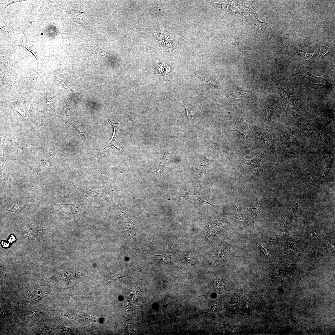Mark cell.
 <instances>
[{
	"mask_svg": "<svg viewBox=\"0 0 335 335\" xmlns=\"http://www.w3.org/2000/svg\"><path fill=\"white\" fill-rule=\"evenodd\" d=\"M80 192L83 197L87 199L92 197L99 198L109 203L114 199L112 181L110 179H109L108 183L103 189L92 190L82 185L80 188Z\"/></svg>",
	"mask_w": 335,
	"mask_h": 335,
	"instance_id": "obj_1",
	"label": "cell"
},
{
	"mask_svg": "<svg viewBox=\"0 0 335 335\" xmlns=\"http://www.w3.org/2000/svg\"><path fill=\"white\" fill-rule=\"evenodd\" d=\"M154 36L163 50L170 51L176 49L178 45V41L174 37H171L168 31L165 29H158L155 32Z\"/></svg>",
	"mask_w": 335,
	"mask_h": 335,
	"instance_id": "obj_2",
	"label": "cell"
},
{
	"mask_svg": "<svg viewBox=\"0 0 335 335\" xmlns=\"http://www.w3.org/2000/svg\"><path fill=\"white\" fill-rule=\"evenodd\" d=\"M64 116V122L73 126L78 131L82 138H86L83 129L86 125L83 118L74 110L70 106L65 109Z\"/></svg>",
	"mask_w": 335,
	"mask_h": 335,
	"instance_id": "obj_3",
	"label": "cell"
},
{
	"mask_svg": "<svg viewBox=\"0 0 335 335\" xmlns=\"http://www.w3.org/2000/svg\"><path fill=\"white\" fill-rule=\"evenodd\" d=\"M118 219V224L128 235L133 236L136 233V228L126 212L119 206L114 209Z\"/></svg>",
	"mask_w": 335,
	"mask_h": 335,
	"instance_id": "obj_4",
	"label": "cell"
},
{
	"mask_svg": "<svg viewBox=\"0 0 335 335\" xmlns=\"http://www.w3.org/2000/svg\"><path fill=\"white\" fill-rule=\"evenodd\" d=\"M293 137L292 134L286 133L285 131H283L281 132L279 148L282 159L294 150L293 143L290 141Z\"/></svg>",
	"mask_w": 335,
	"mask_h": 335,
	"instance_id": "obj_5",
	"label": "cell"
},
{
	"mask_svg": "<svg viewBox=\"0 0 335 335\" xmlns=\"http://www.w3.org/2000/svg\"><path fill=\"white\" fill-rule=\"evenodd\" d=\"M141 250L144 256L153 263L169 264L171 262L172 258L168 251L163 254L156 255L145 249L141 248Z\"/></svg>",
	"mask_w": 335,
	"mask_h": 335,
	"instance_id": "obj_6",
	"label": "cell"
},
{
	"mask_svg": "<svg viewBox=\"0 0 335 335\" xmlns=\"http://www.w3.org/2000/svg\"><path fill=\"white\" fill-rule=\"evenodd\" d=\"M250 126V125L243 120L241 117H238L236 119L233 129L230 130L236 131L240 133L248 145H252L246 133L247 131Z\"/></svg>",
	"mask_w": 335,
	"mask_h": 335,
	"instance_id": "obj_7",
	"label": "cell"
},
{
	"mask_svg": "<svg viewBox=\"0 0 335 335\" xmlns=\"http://www.w3.org/2000/svg\"><path fill=\"white\" fill-rule=\"evenodd\" d=\"M254 132L253 136L256 139L263 141L267 144L271 148L274 146V139L273 136L267 131L262 128L254 126L252 127Z\"/></svg>",
	"mask_w": 335,
	"mask_h": 335,
	"instance_id": "obj_8",
	"label": "cell"
},
{
	"mask_svg": "<svg viewBox=\"0 0 335 335\" xmlns=\"http://www.w3.org/2000/svg\"><path fill=\"white\" fill-rule=\"evenodd\" d=\"M297 72L299 75L304 76L308 79L312 83L321 84L331 89L333 87L331 83L324 77L314 76L308 73L304 69L300 70Z\"/></svg>",
	"mask_w": 335,
	"mask_h": 335,
	"instance_id": "obj_9",
	"label": "cell"
},
{
	"mask_svg": "<svg viewBox=\"0 0 335 335\" xmlns=\"http://www.w3.org/2000/svg\"><path fill=\"white\" fill-rule=\"evenodd\" d=\"M108 120L109 121H108V122L109 123V124H110L111 126H112L114 128L113 134L111 140L108 143V144L105 146L104 148L101 150H99V151H101L105 149H108L109 147L110 146H112L115 147L117 149L120 150L122 152L123 154L125 155L127 157V156L124 154V153L121 150V149L120 148H119L118 147H117L114 146L113 145V141H115L118 138V133L122 125L124 123H126L131 120H132L130 118H128L124 121H123L118 123H113L109 119H108Z\"/></svg>",
	"mask_w": 335,
	"mask_h": 335,
	"instance_id": "obj_10",
	"label": "cell"
},
{
	"mask_svg": "<svg viewBox=\"0 0 335 335\" xmlns=\"http://www.w3.org/2000/svg\"><path fill=\"white\" fill-rule=\"evenodd\" d=\"M38 174H41L49 169L51 163L52 158L48 154H44L38 156Z\"/></svg>",
	"mask_w": 335,
	"mask_h": 335,
	"instance_id": "obj_11",
	"label": "cell"
},
{
	"mask_svg": "<svg viewBox=\"0 0 335 335\" xmlns=\"http://www.w3.org/2000/svg\"><path fill=\"white\" fill-rule=\"evenodd\" d=\"M232 97L241 100H249L252 98V92L247 91L237 87L230 91Z\"/></svg>",
	"mask_w": 335,
	"mask_h": 335,
	"instance_id": "obj_12",
	"label": "cell"
},
{
	"mask_svg": "<svg viewBox=\"0 0 335 335\" xmlns=\"http://www.w3.org/2000/svg\"><path fill=\"white\" fill-rule=\"evenodd\" d=\"M1 143L3 152L8 150H18L23 149L20 145L15 141L0 134Z\"/></svg>",
	"mask_w": 335,
	"mask_h": 335,
	"instance_id": "obj_13",
	"label": "cell"
},
{
	"mask_svg": "<svg viewBox=\"0 0 335 335\" xmlns=\"http://www.w3.org/2000/svg\"><path fill=\"white\" fill-rule=\"evenodd\" d=\"M297 205L294 208L293 206L290 209L289 211L285 216L284 219L281 223L279 230L281 233L283 234L285 231L290 226L293 222L295 217V208Z\"/></svg>",
	"mask_w": 335,
	"mask_h": 335,
	"instance_id": "obj_14",
	"label": "cell"
},
{
	"mask_svg": "<svg viewBox=\"0 0 335 335\" xmlns=\"http://www.w3.org/2000/svg\"><path fill=\"white\" fill-rule=\"evenodd\" d=\"M67 12L68 14H71L73 17L71 21L75 22L85 28H87V21L83 12L74 8Z\"/></svg>",
	"mask_w": 335,
	"mask_h": 335,
	"instance_id": "obj_15",
	"label": "cell"
},
{
	"mask_svg": "<svg viewBox=\"0 0 335 335\" xmlns=\"http://www.w3.org/2000/svg\"><path fill=\"white\" fill-rule=\"evenodd\" d=\"M287 42L292 47L295 54L303 63L306 62L313 57L314 53H308L299 49L289 39L286 38Z\"/></svg>",
	"mask_w": 335,
	"mask_h": 335,
	"instance_id": "obj_16",
	"label": "cell"
},
{
	"mask_svg": "<svg viewBox=\"0 0 335 335\" xmlns=\"http://www.w3.org/2000/svg\"><path fill=\"white\" fill-rule=\"evenodd\" d=\"M7 105L16 111L24 118L26 119L29 118L30 112L29 110L21 101L10 102Z\"/></svg>",
	"mask_w": 335,
	"mask_h": 335,
	"instance_id": "obj_17",
	"label": "cell"
},
{
	"mask_svg": "<svg viewBox=\"0 0 335 335\" xmlns=\"http://www.w3.org/2000/svg\"><path fill=\"white\" fill-rule=\"evenodd\" d=\"M266 155L265 152L258 153L251 159H246L245 163L250 166L251 170L254 168H259L261 165V161Z\"/></svg>",
	"mask_w": 335,
	"mask_h": 335,
	"instance_id": "obj_18",
	"label": "cell"
},
{
	"mask_svg": "<svg viewBox=\"0 0 335 335\" xmlns=\"http://www.w3.org/2000/svg\"><path fill=\"white\" fill-rule=\"evenodd\" d=\"M323 155L325 162L324 172V175L322 180L320 181L319 184L321 183L324 180L325 178L326 177L327 175L329 173L333 164V163L332 162L333 159H331V157L330 156H328L326 154H324Z\"/></svg>",
	"mask_w": 335,
	"mask_h": 335,
	"instance_id": "obj_19",
	"label": "cell"
},
{
	"mask_svg": "<svg viewBox=\"0 0 335 335\" xmlns=\"http://www.w3.org/2000/svg\"><path fill=\"white\" fill-rule=\"evenodd\" d=\"M171 68V65L169 64L164 62H159L156 65V70H157L159 74L164 75L170 70Z\"/></svg>",
	"mask_w": 335,
	"mask_h": 335,
	"instance_id": "obj_20",
	"label": "cell"
},
{
	"mask_svg": "<svg viewBox=\"0 0 335 335\" xmlns=\"http://www.w3.org/2000/svg\"><path fill=\"white\" fill-rule=\"evenodd\" d=\"M56 81L57 82V83L59 84L64 87L69 92L70 94L73 95H79L81 94L80 93H78L77 92H75L72 89H71L70 87L66 84V82L68 81L66 80H62L59 79L57 77H56Z\"/></svg>",
	"mask_w": 335,
	"mask_h": 335,
	"instance_id": "obj_21",
	"label": "cell"
},
{
	"mask_svg": "<svg viewBox=\"0 0 335 335\" xmlns=\"http://www.w3.org/2000/svg\"><path fill=\"white\" fill-rule=\"evenodd\" d=\"M198 75L203 80L206 84L210 85L211 87H213L217 88H219L217 86L216 83L212 79H211L208 76L203 74H198Z\"/></svg>",
	"mask_w": 335,
	"mask_h": 335,
	"instance_id": "obj_22",
	"label": "cell"
},
{
	"mask_svg": "<svg viewBox=\"0 0 335 335\" xmlns=\"http://www.w3.org/2000/svg\"><path fill=\"white\" fill-rule=\"evenodd\" d=\"M316 231V230H315V231H314L312 233V236L313 238V240L319 245H320L323 247L326 246L328 243L326 241L322 240L319 239L315 234Z\"/></svg>",
	"mask_w": 335,
	"mask_h": 335,
	"instance_id": "obj_23",
	"label": "cell"
},
{
	"mask_svg": "<svg viewBox=\"0 0 335 335\" xmlns=\"http://www.w3.org/2000/svg\"><path fill=\"white\" fill-rule=\"evenodd\" d=\"M169 157L170 155L169 154H165V156H164L163 159L162 160V162L159 168L156 171L152 172H160L168 163L169 159Z\"/></svg>",
	"mask_w": 335,
	"mask_h": 335,
	"instance_id": "obj_24",
	"label": "cell"
},
{
	"mask_svg": "<svg viewBox=\"0 0 335 335\" xmlns=\"http://www.w3.org/2000/svg\"><path fill=\"white\" fill-rule=\"evenodd\" d=\"M181 104L185 107L186 111V116L187 117L188 119L190 120H192L193 118L194 115V111L190 109L185 106L184 105Z\"/></svg>",
	"mask_w": 335,
	"mask_h": 335,
	"instance_id": "obj_25",
	"label": "cell"
},
{
	"mask_svg": "<svg viewBox=\"0 0 335 335\" xmlns=\"http://www.w3.org/2000/svg\"><path fill=\"white\" fill-rule=\"evenodd\" d=\"M326 47L325 49H321L317 58L318 59L319 57H323L324 55L328 53V52L330 51L331 49L330 47H328L327 48H326Z\"/></svg>",
	"mask_w": 335,
	"mask_h": 335,
	"instance_id": "obj_26",
	"label": "cell"
},
{
	"mask_svg": "<svg viewBox=\"0 0 335 335\" xmlns=\"http://www.w3.org/2000/svg\"><path fill=\"white\" fill-rule=\"evenodd\" d=\"M196 256L192 254H189L187 257V260L189 263H195L197 261V257Z\"/></svg>",
	"mask_w": 335,
	"mask_h": 335,
	"instance_id": "obj_27",
	"label": "cell"
},
{
	"mask_svg": "<svg viewBox=\"0 0 335 335\" xmlns=\"http://www.w3.org/2000/svg\"><path fill=\"white\" fill-rule=\"evenodd\" d=\"M259 246H260V248L261 249V250H262V251L263 252H264V254H266V255H267L268 256H269V255H268V253H267V251H266V249H265V248H264V247H263V245H262V244H261V243H260V244H259Z\"/></svg>",
	"mask_w": 335,
	"mask_h": 335,
	"instance_id": "obj_28",
	"label": "cell"
},
{
	"mask_svg": "<svg viewBox=\"0 0 335 335\" xmlns=\"http://www.w3.org/2000/svg\"><path fill=\"white\" fill-rule=\"evenodd\" d=\"M24 46L26 48V49H28V50H29L34 55V56H35L36 58L37 59H38V57H37V55L34 52H33L32 51L30 50L29 49H28V48H27L24 45Z\"/></svg>",
	"mask_w": 335,
	"mask_h": 335,
	"instance_id": "obj_29",
	"label": "cell"
}]
</instances>
